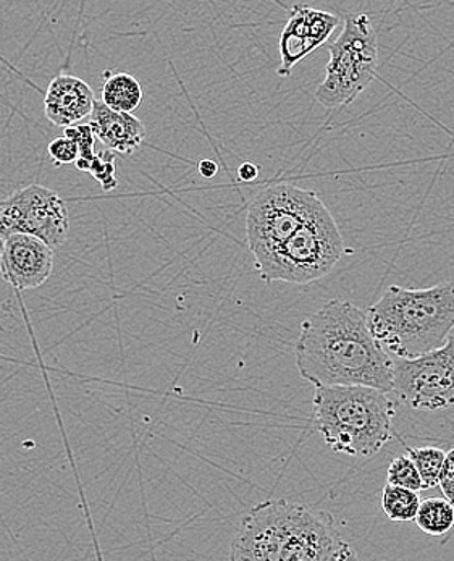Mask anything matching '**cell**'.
<instances>
[{
  "mask_svg": "<svg viewBox=\"0 0 454 561\" xmlns=\"http://www.w3.org/2000/svg\"><path fill=\"white\" fill-rule=\"evenodd\" d=\"M47 151H49L50 161L56 165H69L73 162L77 164L78 158H80V149H78L77 142L67 138V136L53 139Z\"/></svg>",
  "mask_w": 454,
  "mask_h": 561,
  "instance_id": "obj_21",
  "label": "cell"
},
{
  "mask_svg": "<svg viewBox=\"0 0 454 561\" xmlns=\"http://www.w3.org/2000/svg\"><path fill=\"white\" fill-rule=\"evenodd\" d=\"M294 358L315 389L362 386L393 393V358L372 335L368 312L350 301L330 299L301 322Z\"/></svg>",
  "mask_w": 454,
  "mask_h": 561,
  "instance_id": "obj_1",
  "label": "cell"
},
{
  "mask_svg": "<svg viewBox=\"0 0 454 561\" xmlns=\"http://www.w3.org/2000/svg\"><path fill=\"white\" fill-rule=\"evenodd\" d=\"M337 561H359L358 553H356V550L352 549L350 543H347L345 549L341 550L340 557H338Z\"/></svg>",
  "mask_w": 454,
  "mask_h": 561,
  "instance_id": "obj_25",
  "label": "cell"
},
{
  "mask_svg": "<svg viewBox=\"0 0 454 561\" xmlns=\"http://www.w3.org/2000/svg\"><path fill=\"white\" fill-rule=\"evenodd\" d=\"M386 478H388V484L396 485V488L409 489L415 492L423 491L422 479H420L418 468L409 455H401L389 462Z\"/></svg>",
  "mask_w": 454,
  "mask_h": 561,
  "instance_id": "obj_18",
  "label": "cell"
},
{
  "mask_svg": "<svg viewBox=\"0 0 454 561\" xmlns=\"http://www.w3.org/2000/svg\"><path fill=\"white\" fill-rule=\"evenodd\" d=\"M257 176H259V167L253 164V162H245V164L238 167V179L242 182H254Z\"/></svg>",
  "mask_w": 454,
  "mask_h": 561,
  "instance_id": "obj_23",
  "label": "cell"
},
{
  "mask_svg": "<svg viewBox=\"0 0 454 561\" xmlns=\"http://www.w3.org/2000/svg\"><path fill=\"white\" fill-rule=\"evenodd\" d=\"M63 136L73 139L77 142L78 149H80V158L77 161V169L81 172L90 173L91 164H93L94 158L97 152L94 151V136L90 125H74V127L66 128Z\"/></svg>",
  "mask_w": 454,
  "mask_h": 561,
  "instance_id": "obj_19",
  "label": "cell"
},
{
  "mask_svg": "<svg viewBox=\"0 0 454 561\" xmlns=\"http://www.w3.org/2000/svg\"><path fill=\"white\" fill-rule=\"evenodd\" d=\"M415 523L429 536H445L454 526V505L445 496L423 500Z\"/></svg>",
  "mask_w": 454,
  "mask_h": 561,
  "instance_id": "obj_15",
  "label": "cell"
},
{
  "mask_svg": "<svg viewBox=\"0 0 454 561\" xmlns=\"http://www.w3.org/2000/svg\"><path fill=\"white\" fill-rule=\"evenodd\" d=\"M54 272V250L33 234L16 233L2 241L0 275L20 291L43 287Z\"/></svg>",
  "mask_w": 454,
  "mask_h": 561,
  "instance_id": "obj_11",
  "label": "cell"
},
{
  "mask_svg": "<svg viewBox=\"0 0 454 561\" xmlns=\"http://www.w3.org/2000/svg\"><path fill=\"white\" fill-rule=\"evenodd\" d=\"M198 170L205 179H213L219 172V165L210 159H205V161L199 162Z\"/></svg>",
  "mask_w": 454,
  "mask_h": 561,
  "instance_id": "obj_24",
  "label": "cell"
},
{
  "mask_svg": "<svg viewBox=\"0 0 454 561\" xmlns=\"http://www.w3.org/2000/svg\"><path fill=\"white\" fill-rule=\"evenodd\" d=\"M16 233L33 234L47 247H62L70 233V214L59 193L30 185L0 203V238Z\"/></svg>",
  "mask_w": 454,
  "mask_h": 561,
  "instance_id": "obj_8",
  "label": "cell"
},
{
  "mask_svg": "<svg viewBox=\"0 0 454 561\" xmlns=\"http://www.w3.org/2000/svg\"><path fill=\"white\" fill-rule=\"evenodd\" d=\"M408 455L418 468L423 491L436 488L440 484L443 465H445V451L436 447H420L409 448Z\"/></svg>",
  "mask_w": 454,
  "mask_h": 561,
  "instance_id": "obj_17",
  "label": "cell"
},
{
  "mask_svg": "<svg viewBox=\"0 0 454 561\" xmlns=\"http://www.w3.org/2000/svg\"><path fill=\"white\" fill-rule=\"evenodd\" d=\"M439 485L442 489L443 496L454 505V448L446 454Z\"/></svg>",
  "mask_w": 454,
  "mask_h": 561,
  "instance_id": "obj_22",
  "label": "cell"
},
{
  "mask_svg": "<svg viewBox=\"0 0 454 561\" xmlns=\"http://www.w3.org/2000/svg\"><path fill=\"white\" fill-rule=\"evenodd\" d=\"M396 401L362 386L322 387L314 393V423L337 454L374 457L395 435Z\"/></svg>",
  "mask_w": 454,
  "mask_h": 561,
  "instance_id": "obj_4",
  "label": "cell"
},
{
  "mask_svg": "<svg viewBox=\"0 0 454 561\" xmlns=\"http://www.w3.org/2000/svg\"><path fill=\"white\" fill-rule=\"evenodd\" d=\"M393 393L412 410L454 404V335L443 348L416 359H393Z\"/></svg>",
  "mask_w": 454,
  "mask_h": 561,
  "instance_id": "obj_9",
  "label": "cell"
},
{
  "mask_svg": "<svg viewBox=\"0 0 454 561\" xmlns=\"http://www.w3.org/2000/svg\"><path fill=\"white\" fill-rule=\"evenodd\" d=\"M369 328L393 359H416L443 348L454 332V282L429 288H386L368 309Z\"/></svg>",
  "mask_w": 454,
  "mask_h": 561,
  "instance_id": "obj_3",
  "label": "cell"
},
{
  "mask_svg": "<svg viewBox=\"0 0 454 561\" xmlns=\"http://www.w3.org/2000/svg\"><path fill=\"white\" fill-rule=\"evenodd\" d=\"M344 250L340 227L324 206L290 240L263 260L254 261V267L266 284L307 285L330 274Z\"/></svg>",
  "mask_w": 454,
  "mask_h": 561,
  "instance_id": "obj_5",
  "label": "cell"
},
{
  "mask_svg": "<svg viewBox=\"0 0 454 561\" xmlns=\"http://www.w3.org/2000/svg\"><path fill=\"white\" fill-rule=\"evenodd\" d=\"M91 130L104 145V149L114 154L131 156L145 141L144 124L133 114H120L110 111L103 101H96L90 117Z\"/></svg>",
  "mask_w": 454,
  "mask_h": 561,
  "instance_id": "obj_13",
  "label": "cell"
},
{
  "mask_svg": "<svg viewBox=\"0 0 454 561\" xmlns=\"http://www.w3.org/2000/svg\"><path fill=\"white\" fill-rule=\"evenodd\" d=\"M115 156L117 154L108 151V149H103V151L97 152L93 164H91L90 173L94 176V180L100 183L104 192H112V190L118 186Z\"/></svg>",
  "mask_w": 454,
  "mask_h": 561,
  "instance_id": "obj_20",
  "label": "cell"
},
{
  "mask_svg": "<svg viewBox=\"0 0 454 561\" xmlns=\"http://www.w3.org/2000/svg\"><path fill=\"white\" fill-rule=\"evenodd\" d=\"M96 98L86 81L71 75H60L50 81L44 98V114L50 124L70 128L91 117Z\"/></svg>",
  "mask_w": 454,
  "mask_h": 561,
  "instance_id": "obj_12",
  "label": "cell"
},
{
  "mask_svg": "<svg viewBox=\"0 0 454 561\" xmlns=\"http://www.w3.org/2000/svg\"><path fill=\"white\" fill-rule=\"evenodd\" d=\"M324 206L313 190L291 183L263 190L251 201L246 214L247 247L254 261L263 260L290 240Z\"/></svg>",
  "mask_w": 454,
  "mask_h": 561,
  "instance_id": "obj_7",
  "label": "cell"
},
{
  "mask_svg": "<svg viewBox=\"0 0 454 561\" xmlns=\"http://www.w3.org/2000/svg\"><path fill=\"white\" fill-rule=\"evenodd\" d=\"M341 20L330 12L310 5H293L280 36V66L277 75L291 77L294 67L324 46L340 25Z\"/></svg>",
  "mask_w": 454,
  "mask_h": 561,
  "instance_id": "obj_10",
  "label": "cell"
},
{
  "mask_svg": "<svg viewBox=\"0 0 454 561\" xmlns=\"http://www.w3.org/2000/svg\"><path fill=\"white\" fill-rule=\"evenodd\" d=\"M144 100L140 81L130 73H114L105 78L103 101L110 111L133 114Z\"/></svg>",
  "mask_w": 454,
  "mask_h": 561,
  "instance_id": "obj_14",
  "label": "cell"
},
{
  "mask_svg": "<svg viewBox=\"0 0 454 561\" xmlns=\"http://www.w3.org/2000/svg\"><path fill=\"white\" fill-rule=\"evenodd\" d=\"M420 503H422V500H420L418 492L409 491V489L386 484L384 491H382V510L392 522H415Z\"/></svg>",
  "mask_w": 454,
  "mask_h": 561,
  "instance_id": "obj_16",
  "label": "cell"
},
{
  "mask_svg": "<svg viewBox=\"0 0 454 561\" xmlns=\"http://www.w3.org/2000/svg\"><path fill=\"white\" fill-rule=\"evenodd\" d=\"M345 542L330 513L287 499L247 512L230 546V561H337Z\"/></svg>",
  "mask_w": 454,
  "mask_h": 561,
  "instance_id": "obj_2",
  "label": "cell"
},
{
  "mask_svg": "<svg viewBox=\"0 0 454 561\" xmlns=\"http://www.w3.org/2000/svg\"><path fill=\"white\" fill-rule=\"evenodd\" d=\"M330 60L315 90V100L327 108L352 104L377 77L379 37L371 16L351 13L340 36L328 44Z\"/></svg>",
  "mask_w": 454,
  "mask_h": 561,
  "instance_id": "obj_6",
  "label": "cell"
}]
</instances>
